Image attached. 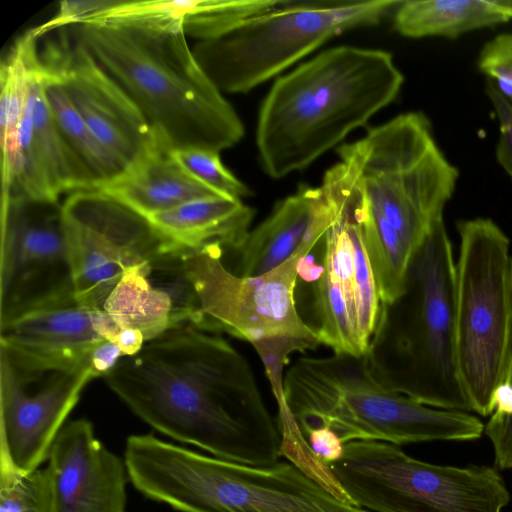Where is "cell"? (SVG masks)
I'll use <instances>...</instances> for the list:
<instances>
[{
    "instance_id": "cb8c5ba5",
    "label": "cell",
    "mask_w": 512,
    "mask_h": 512,
    "mask_svg": "<svg viewBox=\"0 0 512 512\" xmlns=\"http://www.w3.org/2000/svg\"><path fill=\"white\" fill-rule=\"evenodd\" d=\"M512 19V0H406L392 15L402 36L454 39Z\"/></svg>"
},
{
    "instance_id": "83f0119b",
    "label": "cell",
    "mask_w": 512,
    "mask_h": 512,
    "mask_svg": "<svg viewBox=\"0 0 512 512\" xmlns=\"http://www.w3.org/2000/svg\"><path fill=\"white\" fill-rule=\"evenodd\" d=\"M321 263L323 272L311 283L315 318L311 329L320 344L330 347L334 353L363 355L366 350L352 326L340 281L328 265Z\"/></svg>"
},
{
    "instance_id": "d590c367",
    "label": "cell",
    "mask_w": 512,
    "mask_h": 512,
    "mask_svg": "<svg viewBox=\"0 0 512 512\" xmlns=\"http://www.w3.org/2000/svg\"><path fill=\"white\" fill-rule=\"evenodd\" d=\"M144 335L136 329H122L114 343L118 345L124 357L137 354L145 344Z\"/></svg>"
},
{
    "instance_id": "ac0fdd59",
    "label": "cell",
    "mask_w": 512,
    "mask_h": 512,
    "mask_svg": "<svg viewBox=\"0 0 512 512\" xmlns=\"http://www.w3.org/2000/svg\"><path fill=\"white\" fill-rule=\"evenodd\" d=\"M282 0L65 1L54 18L76 24L129 25L182 31L199 41L215 38L242 21L273 9Z\"/></svg>"
},
{
    "instance_id": "e575fe53",
    "label": "cell",
    "mask_w": 512,
    "mask_h": 512,
    "mask_svg": "<svg viewBox=\"0 0 512 512\" xmlns=\"http://www.w3.org/2000/svg\"><path fill=\"white\" fill-rule=\"evenodd\" d=\"M95 331L105 340L114 342L122 328L104 309H91Z\"/></svg>"
},
{
    "instance_id": "f1b7e54d",
    "label": "cell",
    "mask_w": 512,
    "mask_h": 512,
    "mask_svg": "<svg viewBox=\"0 0 512 512\" xmlns=\"http://www.w3.org/2000/svg\"><path fill=\"white\" fill-rule=\"evenodd\" d=\"M46 468L17 471L0 468V512H52Z\"/></svg>"
},
{
    "instance_id": "277c9868",
    "label": "cell",
    "mask_w": 512,
    "mask_h": 512,
    "mask_svg": "<svg viewBox=\"0 0 512 512\" xmlns=\"http://www.w3.org/2000/svg\"><path fill=\"white\" fill-rule=\"evenodd\" d=\"M280 418L300 439L328 428L346 444L382 441L395 445L479 438L484 425L466 411L422 404L384 385L367 354L300 357L284 374Z\"/></svg>"
},
{
    "instance_id": "e0dca14e",
    "label": "cell",
    "mask_w": 512,
    "mask_h": 512,
    "mask_svg": "<svg viewBox=\"0 0 512 512\" xmlns=\"http://www.w3.org/2000/svg\"><path fill=\"white\" fill-rule=\"evenodd\" d=\"M20 169L2 196L59 201L64 193L96 189V181L61 133L45 96L37 47L30 62L29 91L19 130Z\"/></svg>"
},
{
    "instance_id": "d4e9b609",
    "label": "cell",
    "mask_w": 512,
    "mask_h": 512,
    "mask_svg": "<svg viewBox=\"0 0 512 512\" xmlns=\"http://www.w3.org/2000/svg\"><path fill=\"white\" fill-rule=\"evenodd\" d=\"M37 39L33 29L28 31L17 40L1 63L2 193L12 189L19 174V130L29 91L31 56Z\"/></svg>"
},
{
    "instance_id": "52a82bcc",
    "label": "cell",
    "mask_w": 512,
    "mask_h": 512,
    "mask_svg": "<svg viewBox=\"0 0 512 512\" xmlns=\"http://www.w3.org/2000/svg\"><path fill=\"white\" fill-rule=\"evenodd\" d=\"M399 0H282L192 51L222 93H247L346 30L392 17Z\"/></svg>"
},
{
    "instance_id": "5b68a950",
    "label": "cell",
    "mask_w": 512,
    "mask_h": 512,
    "mask_svg": "<svg viewBox=\"0 0 512 512\" xmlns=\"http://www.w3.org/2000/svg\"><path fill=\"white\" fill-rule=\"evenodd\" d=\"M455 263L440 219L413 255L404 294L382 304L366 354L391 390L428 406L468 412L456 359Z\"/></svg>"
},
{
    "instance_id": "7a4b0ae2",
    "label": "cell",
    "mask_w": 512,
    "mask_h": 512,
    "mask_svg": "<svg viewBox=\"0 0 512 512\" xmlns=\"http://www.w3.org/2000/svg\"><path fill=\"white\" fill-rule=\"evenodd\" d=\"M390 52L340 45L278 77L259 109L256 148L273 179L301 171L365 126L399 95Z\"/></svg>"
},
{
    "instance_id": "7c38bea8",
    "label": "cell",
    "mask_w": 512,
    "mask_h": 512,
    "mask_svg": "<svg viewBox=\"0 0 512 512\" xmlns=\"http://www.w3.org/2000/svg\"><path fill=\"white\" fill-rule=\"evenodd\" d=\"M62 213L74 297L88 309H103L129 267L177 247L148 218L97 189L68 194Z\"/></svg>"
},
{
    "instance_id": "30bf717a",
    "label": "cell",
    "mask_w": 512,
    "mask_h": 512,
    "mask_svg": "<svg viewBox=\"0 0 512 512\" xmlns=\"http://www.w3.org/2000/svg\"><path fill=\"white\" fill-rule=\"evenodd\" d=\"M329 470L346 499L373 512H502L510 500L492 467L436 465L382 441L346 443Z\"/></svg>"
},
{
    "instance_id": "8992f818",
    "label": "cell",
    "mask_w": 512,
    "mask_h": 512,
    "mask_svg": "<svg viewBox=\"0 0 512 512\" xmlns=\"http://www.w3.org/2000/svg\"><path fill=\"white\" fill-rule=\"evenodd\" d=\"M124 460L135 489L181 512H368L294 462L243 464L152 434L129 436Z\"/></svg>"
},
{
    "instance_id": "44dd1931",
    "label": "cell",
    "mask_w": 512,
    "mask_h": 512,
    "mask_svg": "<svg viewBox=\"0 0 512 512\" xmlns=\"http://www.w3.org/2000/svg\"><path fill=\"white\" fill-rule=\"evenodd\" d=\"M97 190L146 218L193 200L225 197L190 176L155 134L133 163Z\"/></svg>"
},
{
    "instance_id": "484cf974",
    "label": "cell",
    "mask_w": 512,
    "mask_h": 512,
    "mask_svg": "<svg viewBox=\"0 0 512 512\" xmlns=\"http://www.w3.org/2000/svg\"><path fill=\"white\" fill-rule=\"evenodd\" d=\"M360 223L379 298L383 305H392L406 290L413 255L366 196L360 210Z\"/></svg>"
},
{
    "instance_id": "4316f807",
    "label": "cell",
    "mask_w": 512,
    "mask_h": 512,
    "mask_svg": "<svg viewBox=\"0 0 512 512\" xmlns=\"http://www.w3.org/2000/svg\"><path fill=\"white\" fill-rule=\"evenodd\" d=\"M40 57V56H39ZM45 96L66 142L88 168L96 189L116 178L124 165L98 140L78 113L55 74L42 62Z\"/></svg>"
},
{
    "instance_id": "8fae6325",
    "label": "cell",
    "mask_w": 512,
    "mask_h": 512,
    "mask_svg": "<svg viewBox=\"0 0 512 512\" xmlns=\"http://www.w3.org/2000/svg\"><path fill=\"white\" fill-rule=\"evenodd\" d=\"M313 247H303L276 269L257 277L228 268L220 243L182 249L184 268L195 298L192 325L224 332L252 345L293 338L317 347L315 332L300 316L295 300L297 264Z\"/></svg>"
},
{
    "instance_id": "9c48e42d",
    "label": "cell",
    "mask_w": 512,
    "mask_h": 512,
    "mask_svg": "<svg viewBox=\"0 0 512 512\" xmlns=\"http://www.w3.org/2000/svg\"><path fill=\"white\" fill-rule=\"evenodd\" d=\"M455 263L457 368L471 411L493 413L492 395L508 368L509 240L489 218L457 223Z\"/></svg>"
},
{
    "instance_id": "ba28073f",
    "label": "cell",
    "mask_w": 512,
    "mask_h": 512,
    "mask_svg": "<svg viewBox=\"0 0 512 512\" xmlns=\"http://www.w3.org/2000/svg\"><path fill=\"white\" fill-rule=\"evenodd\" d=\"M355 169L371 206L412 255L454 194L458 169L438 147L422 112L399 114L336 148Z\"/></svg>"
},
{
    "instance_id": "836d02e7",
    "label": "cell",
    "mask_w": 512,
    "mask_h": 512,
    "mask_svg": "<svg viewBox=\"0 0 512 512\" xmlns=\"http://www.w3.org/2000/svg\"><path fill=\"white\" fill-rule=\"evenodd\" d=\"M124 357L117 344L108 340L97 343L89 353L92 378L106 377Z\"/></svg>"
},
{
    "instance_id": "d6a6232c",
    "label": "cell",
    "mask_w": 512,
    "mask_h": 512,
    "mask_svg": "<svg viewBox=\"0 0 512 512\" xmlns=\"http://www.w3.org/2000/svg\"><path fill=\"white\" fill-rule=\"evenodd\" d=\"M484 429L493 444L496 465L512 469V415L494 411Z\"/></svg>"
},
{
    "instance_id": "1f68e13d",
    "label": "cell",
    "mask_w": 512,
    "mask_h": 512,
    "mask_svg": "<svg viewBox=\"0 0 512 512\" xmlns=\"http://www.w3.org/2000/svg\"><path fill=\"white\" fill-rule=\"evenodd\" d=\"M486 94L499 123L495 156L502 169L512 177V98L501 94L494 84L486 81Z\"/></svg>"
},
{
    "instance_id": "2e32d148",
    "label": "cell",
    "mask_w": 512,
    "mask_h": 512,
    "mask_svg": "<svg viewBox=\"0 0 512 512\" xmlns=\"http://www.w3.org/2000/svg\"><path fill=\"white\" fill-rule=\"evenodd\" d=\"M47 461L52 512H128L124 457L96 437L90 421L66 422Z\"/></svg>"
},
{
    "instance_id": "7402d4cb",
    "label": "cell",
    "mask_w": 512,
    "mask_h": 512,
    "mask_svg": "<svg viewBox=\"0 0 512 512\" xmlns=\"http://www.w3.org/2000/svg\"><path fill=\"white\" fill-rule=\"evenodd\" d=\"M320 188L302 185L278 201L269 216L250 230L241 244L228 249L237 254L236 274L264 275L296 255L303 247H315L311 229L320 200Z\"/></svg>"
},
{
    "instance_id": "f35d334b",
    "label": "cell",
    "mask_w": 512,
    "mask_h": 512,
    "mask_svg": "<svg viewBox=\"0 0 512 512\" xmlns=\"http://www.w3.org/2000/svg\"><path fill=\"white\" fill-rule=\"evenodd\" d=\"M504 382L512 384V257L509 278V340H508V368Z\"/></svg>"
},
{
    "instance_id": "ffe728a7",
    "label": "cell",
    "mask_w": 512,
    "mask_h": 512,
    "mask_svg": "<svg viewBox=\"0 0 512 512\" xmlns=\"http://www.w3.org/2000/svg\"><path fill=\"white\" fill-rule=\"evenodd\" d=\"M103 339L94 329L91 309L74 296L23 311L0 322V347L55 363L77 364L89 359Z\"/></svg>"
},
{
    "instance_id": "74e56055",
    "label": "cell",
    "mask_w": 512,
    "mask_h": 512,
    "mask_svg": "<svg viewBox=\"0 0 512 512\" xmlns=\"http://www.w3.org/2000/svg\"><path fill=\"white\" fill-rule=\"evenodd\" d=\"M492 406L494 411L512 415V384L502 382L492 395ZM493 411V412H494Z\"/></svg>"
},
{
    "instance_id": "6da1fadb",
    "label": "cell",
    "mask_w": 512,
    "mask_h": 512,
    "mask_svg": "<svg viewBox=\"0 0 512 512\" xmlns=\"http://www.w3.org/2000/svg\"><path fill=\"white\" fill-rule=\"evenodd\" d=\"M105 380L138 418L176 441L255 466L283 455L249 363L212 332L192 324L171 329L123 357Z\"/></svg>"
},
{
    "instance_id": "9a60e30c",
    "label": "cell",
    "mask_w": 512,
    "mask_h": 512,
    "mask_svg": "<svg viewBox=\"0 0 512 512\" xmlns=\"http://www.w3.org/2000/svg\"><path fill=\"white\" fill-rule=\"evenodd\" d=\"M39 56L98 140L125 168L133 163L154 133L120 84L65 27Z\"/></svg>"
},
{
    "instance_id": "f546056e",
    "label": "cell",
    "mask_w": 512,
    "mask_h": 512,
    "mask_svg": "<svg viewBox=\"0 0 512 512\" xmlns=\"http://www.w3.org/2000/svg\"><path fill=\"white\" fill-rule=\"evenodd\" d=\"M172 154L190 176L218 194L241 200L252 194L249 187L224 166L219 152L185 148L172 150Z\"/></svg>"
},
{
    "instance_id": "8d00e7d4",
    "label": "cell",
    "mask_w": 512,
    "mask_h": 512,
    "mask_svg": "<svg viewBox=\"0 0 512 512\" xmlns=\"http://www.w3.org/2000/svg\"><path fill=\"white\" fill-rule=\"evenodd\" d=\"M322 272V263H316V260L310 253L300 257L297 264L298 277L311 284L321 276Z\"/></svg>"
},
{
    "instance_id": "3957f363",
    "label": "cell",
    "mask_w": 512,
    "mask_h": 512,
    "mask_svg": "<svg viewBox=\"0 0 512 512\" xmlns=\"http://www.w3.org/2000/svg\"><path fill=\"white\" fill-rule=\"evenodd\" d=\"M70 27L171 150L220 153L243 138L241 118L198 63L184 32L111 24Z\"/></svg>"
},
{
    "instance_id": "603a6c76",
    "label": "cell",
    "mask_w": 512,
    "mask_h": 512,
    "mask_svg": "<svg viewBox=\"0 0 512 512\" xmlns=\"http://www.w3.org/2000/svg\"><path fill=\"white\" fill-rule=\"evenodd\" d=\"M255 210L241 199L210 197L193 200L148 217L156 230L182 249L220 243L235 249L250 231Z\"/></svg>"
},
{
    "instance_id": "4dcf8cb0",
    "label": "cell",
    "mask_w": 512,
    "mask_h": 512,
    "mask_svg": "<svg viewBox=\"0 0 512 512\" xmlns=\"http://www.w3.org/2000/svg\"><path fill=\"white\" fill-rule=\"evenodd\" d=\"M477 66L501 94L512 98V33L498 34L486 42Z\"/></svg>"
},
{
    "instance_id": "d6986e66",
    "label": "cell",
    "mask_w": 512,
    "mask_h": 512,
    "mask_svg": "<svg viewBox=\"0 0 512 512\" xmlns=\"http://www.w3.org/2000/svg\"><path fill=\"white\" fill-rule=\"evenodd\" d=\"M103 309L122 329L139 330L146 342L192 324L195 298L182 248L162 250L125 270Z\"/></svg>"
},
{
    "instance_id": "4fadbf2b",
    "label": "cell",
    "mask_w": 512,
    "mask_h": 512,
    "mask_svg": "<svg viewBox=\"0 0 512 512\" xmlns=\"http://www.w3.org/2000/svg\"><path fill=\"white\" fill-rule=\"evenodd\" d=\"M91 379L89 359L55 363L0 347V468L29 471L47 461Z\"/></svg>"
},
{
    "instance_id": "5bb4252c",
    "label": "cell",
    "mask_w": 512,
    "mask_h": 512,
    "mask_svg": "<svg viewBox=\"0 0 512 512\" xmlns=\"http://www.w3.org/2000/svg\"><path fill=\"white\" fill-rule=\"evenodd\" d=\"M0 322L74 296L62 204L2 196Z\"/></svg>"
}]
</instances>
